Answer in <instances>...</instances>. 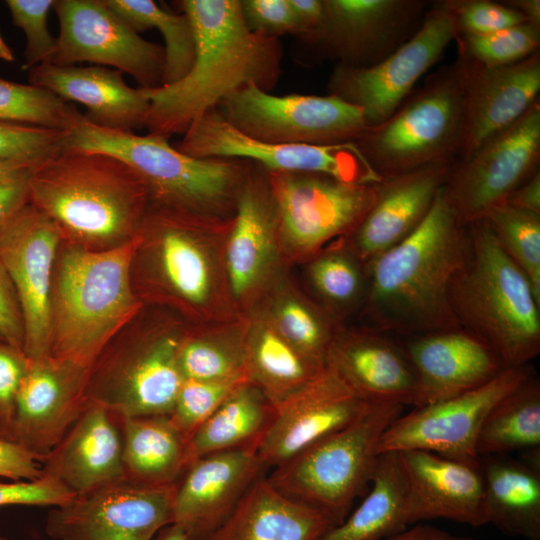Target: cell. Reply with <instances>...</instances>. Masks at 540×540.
Here are the masks:
<instances>
[{
    "label": "cell",
    "mask_w": 540,
    "mask_h": 540,
    "mask_svg": "<svg viewBox=\"0 0 540 540\" xmlns=\"http://www.w3.org/2000/svg\"><path fill=\"white\" fill-rule=\"evenodd\" d=\"M105 2L136 32L156 28L161 33L165 43L162 85L173 84L190 71L195 58V36L192 24L183 12H170L152 0Z\"/></svg>",
    "instance_id": "obj_39"
},
{
    "label": "cell",
    "mask_w": 540,
    "mask_h": 540,
    "mask_svg": "<svg viewBox=\"0 0 540 540\" xmlns=\"http://www.w3.org/2000/svg\"><path fill=\"white\" fill-rule=\"evenodd\" d=\"M454 41L459 55L483 66H504L539 51L540 27L525 22L483 35H457Z\"/></svg>",
    "instance_id": "obj_45"
},
{
    "label": "cell",
    "mask_w": 540,
    "mask_h": 540,
    "mask_svg": "<svg viewBox=\"0 0 540 540\" xmlns=\"http://www.w3.org/2000/svg\"><path fill=\"white\" fill-rule=\"evenodd\" d=\"M59 34L53 64L90 62L125 72L141 89L162 85L164 47L142 38L105 0H54Z\"/></svg>",
    "instance_id": "obj_15"
},
{
    "label": "cell",
    "mask_w": 540,
    "mask_h": 540,
    "mask_svg": "<svg viewBox=\"0 0 540 540\" xmlns=\"http://www.w3.org/2000/svg\"><path fill=\"white\" fill-rule=\"evenodd\" d=\"M62 151L101 152L125 162L143 181L149 204L230 220L251 162L196 158L170 145L168 138L111 130L85 119L65 133Z\"/></svg>",
    "instance_id": "obj_6"
},
{
    "label": "cell",
    "mask_w": 540,
    "mask_h": 540,
    "mask_svg": "<svg viewBox=\"0 0 540 540\" xmlns=\"http://www.w3.org/2000/svg\"><path fill=\"white\" fill-rule=\"evenodd\" d=\"M179 366L184 379L249 381L244 338L184 332L179 349Z\"/></svg>",
    "instance_id": "obj_42"
},
{
    "label": "cell",
    "mask_w": 540,
    "mask_h": 540,
    "mask_svg": "<svg viewBox=\"0 0 540 540\" xmlns=\"http://www.w3.org/2000/svg\"><path fill=\"white\" fill-rule=\"evenodd\" d=\"M28 79L67 102L85 106L84 118L95 126L133 132L146 125L149 100L142 89L127 85L119 70L47 63L29 69Z\"/></svg>",
    "instance_id": "obj_29"
},
{
    "label": "cell",
    "mask_w": 540,
    "mask_h": 540,
    "mask_svg": "<svg viewBox=\"0 0 540 540\" xmlns=\"http://www.w3.org/2000/svg\"><path fill=\"white\" fill-rule=\"evenodd\" d=\"M244 357L249 382L273 406L303 387L326 365L300 353L268 326L257 327L244 338Z\"/></svg>",
    "instance_id": "obj_37"
},
{
    "label": "cell",
    "mask_w": 540,
    "mask_h": 540,
    "mask_svg": "<svg viewBox=\"0 0 540 540\" xmlns=\"http://www.w3.org/2000/svg\"><path fill=\"white\" fill-rule=\"evenodd\" d=\"M341 246L325 249L311 262L309 276L328 314L336 321L364 304L368 268L342 238Z\"/></svg>",
    "instance_id": "obj_40"
},
{
    "label": "cell",
    "mask_w": 540,
    "mask_h": 540,
    "mask_svg": "<svg viewBox=\"0 0 540 540\" xmlns=\"http://www.w3.org/2000/svg\"><path fill=\"white\" fill-rule=\"evenodd\" d=\"M70 102L40 86L0 78V121L67 133L84 120Z\"/></svg>",
    "instance_id": "obj_41"
},
{
    "label": "cell",
    "mask_w": 540,
    "mask_h": 540,
    "mask_svg": "<svg viewBox=\"0 0 540 540\" xmlns=\"http://www.w3.org/2000/svg\"><path fill=\"white\" fill-rule=\"evenodd\" d=\"M453 163L435 162L376 184L373 205L356 228L343 237L367 268L423 222L446 185Z\"/></svg>",
    "instance_id": "obj_26"
},
{
    "label": "cell",
    "mask_w": 540,
    "mask_h": 540,
    "mask_svg": "<svg viewBox=\"0 0 540 540\" xmlns=\"http://www.w3.org/2000/svg\"><path fill=\"white\" fill-rule=\"evenodd\" d=\"M273 413L259 388L251 382L240 385L190 437V464L211 453L258 444Z\"/></svg>",
    "instance_id": "obj_36"
},
{
    "label": "cell",
    "mask_w": 540,
    "mask_h": 540,
    "mask_svg": "<svg viewBox=\"0 0 540 540\" xmlns=\"http://www.w3.org/2000/svg\"><path fill=\"white\" fill-rule=\"evenodd\" d=\"M216 108L244 134L278 144L354 142L368 127L360 108L331 94L277 96L247 85L226 96Z\"/></svg>",
    "instance_id": "obj_11"
},
{
    "label": "cell",
    "mask_w": 540,
    "mask_h": 540,
    "mask_svg": "<svg viewBox=\"0 0 540 540\" xmlns=\"http://www.w3.org/2000/svg\"><path fill=\"white\" fill-rule=\"evenodd\" d=\"M65 133L0 121V160L37 166L62 152Z\"/></svg>",
    "instance_id": "obj_48"
},
{
    "label": "cell",
    "mask_w": 540,
    "mask_h": 540,
    "mask_svg": "<svg viewBox=\"0 0 540 540\" xmlns=\"http://www.w3.org/2000/svg\"><path fill=\"white\" fill-rule=\"evenodd\" d=\"M291 10L300 29L299 37L312 33L323 16L322 0H288Z\"/></svg>",
    "instance_id": "obj_57"
},
{
    "label": "cell",
    "mask_w": 540,
    "mask_h": 540,
    "mask_svg": "<svg viewBox=\"0 0 540 540\" xmlns=\"http://www.w3.org/2000/svg\"><path fill=\"white\" fill-rule=\"evenodd\" d=\"M0 540H8V539L0 534Z\"/></svg>",
    "instance_id": "obj_63"
},
{
    "label": "cell",
    "mask_w": 540,
    "mask_h": 540,
    "mask_svg": "<svg viewBox=\"0 0 540 540\" xmlns=\"http://www.w3.org/2000/svg\"><path fill=\"white\" fill-rule=\"evenodd\" d=\"M457 34L446 2H432L416 33L382 61L361 68L336 64L328 92L360 108L368 127L380 124L409 96Z\"/></svg>",
    "instance_id": "obj_14"
},
{
    "label": "cell",
    "mask_w": 540,
    "mask_h": 540,
    "mask_svg": "<svg viewBox=\"0 0 540 540\" xmlns=\"http://www.w3.org/2000/svg\"><path fill=\"white\" fill-rule=\"evenodd\" d=\"M402 348L417 382L413 407L473 390L506 368L484 340L462 327L409 336Z\"/></svg>",
    "instance_id": "obj_25"
},
{
    "label": "cell",
    "mask_w": 540,
    "mask_h": 540,
    "mask_svg": "<svg viewBox=\"0 0 540 540\" xmlns=\"http://www.w3.org/2000/svg\"><path fill=\"white\" fill-rule=\"evenodd\" d=\"M466 92V63H452L429 75L380 124L369 126L354 143L382 179L440 161H455L460 144Z\"/></svg>",
    "instance_id": "obj_8"
},
{
    "label": "cell",
    "mask_w": 540,
    "mask_h": 540,
    "mask_svg": "<svg viewBox=\"0 0 540 540\" xmlns=\"http://www.w3.org/2000/svg\"><path fill=\"white\" fill-rule=\"evenodd\" d=\"M153 540H189L185 530L177 524L162 528Z\"/></svg>",
    "instance_id": "obj_61"
},
{
    "label": "cell",
    "mask_w": 540,
    "mask_h": 540,
    "mask_svg": "<svg viewBox=\"0 0 540 540\" xmlns=\"http://www.w3.org/2000/svg\"><path fill=\"white\" fill-rule=\"evenodd\" d=\"M61 244L55 224L30 203L0 236V260L19 299L23 351L30 359L50 356L52 283Z\"/></svg>",
    "instance_id": "obj_20"
},
{
    "label": "cell",
    "mask_w": 540,
    "mask_h": 540,
    "mask_svg": "<svg viewBox=\"0 0 540 540\" xmlns=\"http://www.w3.org/2000/svg\"><path fill=\"white\" fill-rule=\"evenodd\" d=\"M403 407L367 401L349 423L271 469L268 480L283 494L340 524L370 484L382 435Z\"/></svg>",
    "instance_id": "obj_7"
},
{
    "label": "cell",
    "mask_w": 540,
    "mask_h": 540,
    "mask_svg": "<svg viewBox=\"0 0 540 540\" xmlns=\"http://www.w3.org/2000/svg\"><path fill=\"white\" fill-rule=\"evenodd\" d=\"M140 243L139 233L107 250L61 244L52 283L50 356L89 369L137 317L142 301L133 290L131 267Z\"/></svg>",
    "instance_id": "obj_4"
},
{
    "label": "cell",
    "mask_w": 540,
    "mask_h": 540,
    "mask_svg": "<svg viewBox=\"0 0 540 540\" xmlns=\"http://www.w3.org/2000/svg\"><path fill=\"white\" fill-rule=\"evenodd\" d=\"M276 235L267 172L252 163L238 194L225 249L229 288L236 298L246 296L262 280L272 260Z\"/></svg>",
    "instance_id": "obj_31"
},
{
    "label": "cell",
    "mask_w": 540,
    "mask_h": 540,
    "mask_svg": "<svg viewBox=\"0 0 540 540\" xmlns=\"http://www.w3.org/2000/svg\"><path fill=\"white\" fill-rule=\"evenodd\" d=\"M505 204L514 208L540 214V171L514 189Z\"/></svg>",
    "instance_id": "obj_56"
},
{
    "label": "cell",
    "mask_w": 540,
    "mask_h": 540,
    "mask_svg": "<svg viewBox=\"0 0 540 540\" xmlns=\"http://www.w3.org/2000/svg\"><path fill=\"white\" fill-rule=\"evenodd\" d=\"M533 374L529 365L505 368L473 390L414 407L384 432L379 453L423 450L475 462L481 426L492 407Z\"/></svg>",
    "instance_id": "obj_17"
},
{
    "label": "cell",
    "mask_w": 540,
    "mask_h": 540,
    "mask_svg": "<svg viewBox=\"0 0 540 540\" xmlns=\"http://www.w3.org/2000/svg\"><path fill=\"white\" fill-rule=\"evenodd\" d=\"M127 326L88 369L87 400L121 417L168 415L184 381L179 366L184 332Z\"/></svg>",
    "instance_id": "obj_9"
},
{
    "label": "cell",
    "mask_w": 540,
    "mask_h": 540,
    "mask_svg": "<svg viewBox=\"0 0 540 540\" xmlns=\"http://www.w3.org/2000/svg\"><path fill=\"white\" fill-rule=\"evenodd\" d=\"M124 479L144 485H175L190 465L189 440L168 415L122 417Z\"/></svg>",
    "instance_id": "obj_34"
},
{
    "label": "cell",
    "mask_w": 540,
    "mask_h": 540,
    "mask_svg": "<svg viewBox=\"0 0 540 540\" xmlns=\"http://www.w3.org/2000/svg\"><path fill=\"white\" fill-rule=\"evenodd\" d=\"M334 526L319 509L276 489L263 473L204 540H319Z\"/></svg>",
    "instance_id": "obj_32"
},
{
    "label": "cell",
    "mask_w": 540,
    "mask_h": 540,
    "mask_svg": "<svg viewBox=\"0 0 540 540\" xmlns=\"http://www.w3.org/2000/svg\"><path fill=\"white\" fill-rule=\"evenodd\" d=\"M29 176L0 185V236L29 204Z\"/></svg>",
    "instance_id": "obj_55"
},
{
    "label": "cell",
    "mask_w": 540,
    "mask_h": 540,
    "mask_svg": "<svg viewBox=\"0 0 540 540\" xmlns=\"http://www.w3.org/2000/svg\"><path fill=\"white\" fill-rule=\"evenodd\" d=\"M457 35H483L527 22L515 9L490 0H445Z\"/></svg>",
    "instance_id": "obj_49"
},
{
    "label": "cell",
    "mask_w": 540,
    "mask_h": 540,
    "mask_svg": "<svg viewBox=\"0 0 540 540\" xmlns=\"http://www.w3.org/2000/svg\"><path fill=\"white\" fill-rule=\"evenodd\" d=\"M248 380L202 381L184 379L168 417L189 440L224 400Z\"/></svg>",
    "instance_id": "obj_46"
},
{
    "label": "cell",
    "mask_w": 540,
    "mask_h": 540,
    "mask_svg": "<svg viewBox=\"0 0 540 540\" xmlns=\"http://www.w3.org/2000/svg\"><path fill=\"white\" fill-rule=\"evenodd\" d=\"M367 400L326 362L295 393L274 406L272 419L257 444L266 470L273 469L353 420Z\"/></svg>",
    "instance_id": "obj_21"
},
{
    "label": "cell",
    "mask_w": 540,
    "mask_h": 540,
    "mask_svg": "<svg viewBox=\"0 0 540 540\" xmlns=\"http://www.w3.org/2000/svg\"><path fill=\"white\" fill-rule=\"evenodd\" d=\"M232 220L149 204L136 256L166 297L188 311L205 312L221 287L211 245L229 232Z\"/></svg>",
    "instance_id": "obj_10"
},
{
    "label": "cell",
    "mask_w": 540,
    "mask_h": 540,
    "mask_svg": "<svg viewBox=\"0 0 540 540\" xmlns=\"http://www.w3.org/2000/svg\"><path fill=\"white\" fill-rule=\"evenodd\" d=\"M540 102L510 127L483 143L471 156L454 161L445 185L461 219L470 224L539 170Z\"/></svg>",
    "instance_id": "obj_18"
},
{
    "label": "cell",
    "mask_w": 540,
    "mask_h": 540,
    "mask_svg": "<svg viewBox=\"0 0 540 540\" xmlns=\"http://www.w3.org/2000/svg\"><path fill=\"white\" fill-rule=\"evenodd\" d=\"M29 359L23 350L0 340V438L12 441L15 403Z\"/></svg>",
    "instance_id": "obj_50"
},
{
    "label": "cell",
    "mask_w": 540,
    "mask_h": 540,
    "mask_svg": "<svg viewBox=\"0 0 540 540\" xmlns=\"http://www.w3.org/2000/svg\"><path fill=\"white\" fill-rule=\"evenodd\" d=\"M176 485L119 480L53 507L45 532L53 540H153L173 523Z\"/></svg>",
    "instance_id": "obj_16"
},
{
    "label": "cell",
    "mask_w": 540,
    "mask_h": 540,
    "mask_svg": "<svg viewBox=\"0 0 540 540\" xmlns=\"http://www.w3.org/2000/svg\"><path fill=\"white\" fill-rule=\"evenodd\" d=\"M121 419L100 404L88 405L42 462L43 475L75 496L124 479Z\"/></svg>",
    "instance_id": "obj_28"
},
{
    "label": "cell",
    "mask_w": 540,
    "mask_h": 540,
    "mask_svg": "<svg viewBox=\"0 0 540 540\" xmlns=\"http://www.w3.org/2000/svg\"><path fill=\"white\" fill-rule=\"evenodd\" d=\"M174 147L196 158L246 160L270 172L318 173L354 184L382 181L354 142L303 145L261 141L238 130L217 108L195 120Z\"/></svg>",
    "instance_id": "obj_12"
},
{
    "label": "cell",
    "mask_w": 540,
    "mask_h": 540,
    "mask_svg": "<svg viewBox=\"0 0 540 540\" xmlns=\"http://www.w3.org/2000/svg\"><path fill=\"white\" fill-rule=\"evenodd\" d=\"M28 359L15 403L12 441L42 463L88 405V369L52 356Z\"/></svg>",
    "instance_id": "obj_22"
},
{
    "label": "cell",
    "mask_w": 540,
    "mask_h": 540,
    "mask_svg": "<svg viewBox=\"0 0 540 540\" xmlns=\"http://www.w3.org/2000/svg\"><path fill=\"white\" fill-rule=\"evenodd\" d=\"M277 234L300 255L350 234L373 205L376 184H354L306 172H270Z\"/></svg>",
    "instance_id": "obj_13"
},
{
    "label": "cell",
    "mask_w": 540,
    "mask_h": 540,
    "mask_svg": "<svg viewBox=\"0 0 540 540\" xmlns=\"http://www.w3.org/2000/svg\"><path fill=\"white\" fill-rule=\"evenodd\" d=\"M35 167L23 162L0 160V185L29 176Z\"/></svg>",
    "instance_id": "obj_59"
},
{
    "label": "cell",
    "mask_w": 540,
    "mask_h": 540,
    "mask_svg": "<svg viewBox=\"0 0 540 540\" xmlns=\"http://www.w3.org/2000/svg\"><path fill=\"white\" fill-rule=\"evenodd\" d=\"M326 362L365 400L414 406L415 373L402 345L373 329H338Z\"/></svg>",
    "instance_id": "obj_30"
},
{
    "label": "cell",
    "mask_w": 540,
    "mask_h": 540,
    "mask_svg": "<svg viewBox=\"0 0 540 540\" xmlns=\"http://www.w3.org/2000/svg\"><path fill=\"white\" fill-rule=\"evenodd\" d=\"M28 192L29 203L55 224L62 243L96 251L137 236L149 208L140 177L101 152H60L31 171Z\"/></svg>",
    "instance_id": "obj_3"
},
{
    "label": "cell",
    "mask_w": 540,
    "mask_h": 540,
    "mask_svg": "<svg viewBox=\"0 0 540 540\" xmlns=\"http://www.w3.org/2000/svg\"><path fill=\"white\" fill-rule=\"evenodd\" d=\"M360 505L319 540H383L406 528L407 477L399 452L378 457Z\"/></svg>",
    "instance_id": "obj_35"
},
{
    "label": "cell",
    "mask_w": 540,
    "mask_h": 540,
    "mask_svg": "<svg viewBox=\"0 0 540 540\" xmlns=\"http://www.w3.org/2000/svg\"><path fill=\"white\" fill-rule=\"evenodd\" d=\"M15 59L13 51L7 45L0 34V60L5 62H13Z\"/></svg>",
    "instance_id": "obj_62"
},
{
    "label": "cell",
    "mask_w": 540,
    "mask_h": 540,
    "mask_svg": "<svg viewBox=\"0 0 540 540\" xmlns=\"http://www.w3.org/2000/svg\"><path fill=\"white\" fill-rule=\"evenodd\" d=\"M407 477V525L447 519L487 524L480 462L462 461L423 450L399 452Z\"/></svg>",
    "instance_id": "obj_27"
},
{
    "label": "cell",
    "mask_w": 540,
    "mask_h": 540,
    "mask_svg": "<svg viewBox=\"0 0 540 540\" xmlns=\"http://www.w3.org/2000/svg\"><path fill=\"white\" fill-rule=\"evenodd\" d=\"M75 495L57 480L42 475L34 480L0 481V507L9 505L62 506Z\"/></svg>",
    "instance_id": "obj_52"
},
{
    "label": "cell",
    "mask_w": 540,
    "mask_h": 540,
    "mask_svg": "<svg viewBox=\"0 0 540 540\" xmlns=\"http://www.w3.org/2000/svg\"><path fill=\"white\" fill-rule=\"evenodd\" d=\"M274 329L306 357L326 363L330 344L339 327L328 314L299 299L282 300L275 309Z\"/></svg>",
    "instance_id": "obj_44"
},
{
    "label": "cell",
    "mask_w": 540,
    "mask_h": 540,
    "mask_svg": "<svg viewBox=\"0 0 540 540\" xmlns=\"http://www.w3.org/2000/svg\"><path fill=\"white\" fill-rule=\"evenodd\" d=\"M266 471L257 444L197 458L176 485L172 524L182 527L189 540H204Z\"/></svg>",
    "instance_id": "obj_23"
},
{
    "label": "cell",
    "mask_w": 540,
    "mask_h": 540,
    "mask_svg": "<svg viewBox=\"0 0 540 540\" xmlns=\"http://www.w3.org/2000/svg\"><path fill=\"white\" fill-rule=\"evenodd\" d=\"M180 7L194 31L193 65L173 84L142 89L150 104L145 127L166 138L183 135L201 115L244 86L270 92L281 74L279 38L250 31L240 0H183Z\"/></svg>",
    "instance_id": "obj_1"
},
{
    "label": "cell",
    "mask_w": 540,
    "mask_h": 540,
    "mask_svg": "<svg viewBox=\"0 0 540 540\" xmlns=\"http://www.w3.org/2000/svg\"><path fill=\"white\" fill-rule=\"evenodd\" d=\"M540 449V382L532 374L487 414L476 444L478 457Z\"/></svg>",
    "instance_id": "obj_38"
},
{
    "label": "cell",
    "mask_w": 540,
    "mask_h": 540,
    "mask_svg": "<svg viewBox=\"0 0 540 540\" xmlns=\"http://www.w3.org/2000/svg\"><path fill=\"white\" fill-rule=\"evenodd\" d=\"M468 230L467 254L450 286L452 312L506 368L528 365L540 353V300L484 219Z\"/></svg>",
    "instance_id": "obj_5"
},
{
    "label": "cell",
    "mask_w": 540,
    "mask_h": 540,
    "mask_svg": "<svg viewBox=\"0 0 540 540\" xmlns=\"http://www.w3.org/2000/svg\"><path fill=\"white\" fill-rule=\"evenodd\" d=\"M482 458L487 522L507 536L540 540L539 453H528L523 460Z\"/></svg>",
    "instance_id": "obj_33"
},
{
    "label": "cell",
    "mask_w": 540,
    "mask_h": 540,
    "mask_svg": "<svg viewBox=\"0 0 540 540\" xmlns=\"http://www.w3.org/2000/svg\"><path fill=\"white\" fill-rule=\"evenodd\" d=\"M241 12L247 28L264 36H299L300 29L288 0H240Z\"/></svg>",
    "instance_id": "obj_51"
},
{
    "label": "cell",
    "mask_w": 540,
    "mask_h": 540,
    "mask_svg": "<svg viewBox=\"0 0 540 540\" xmlns=\"http://www.w3.org/2000/svg\"><path fill=\"white\" fill-rule=\"evenodd\" d=\"M42 475V463L32 453L13 441L0 438V477L22 481Z\"/></svg>",
    "instance_id": "obj_54"
},
{
    "label": "cell",
    "mask_w": 540,
    "mask_h": 540,
    "mask_svg": "<svg viewBox=\"0 0 540 540\" xmlns=\"http://www.w3.org/2000/svg\"><path fill=\"white\" fill-rule=\"evenodd\" d=\"M318 27L302 38L337 64L370 67L407 42L432 2L426 0H322Z\"/></svg>",
    "instance_id": "obj_19"
},
{
    "label": "cell",
    "mask_w": 540,
    "mask_h": 540,
    "mask_svg": "<svg viewBox=\"0 0 540 540\" xmlns=\"http://www.w3.org/2000/svg\"><path fill=\"white\" fill-rule=\"evenodd\" d=\"M468 245V224L444 186L423 222L369 264L362 307L370 329L409 337L460 327L449 292Z\"/></svg>",
    "instance_id": "obj_2"
},
{
    "label": "cell",
    "mask_w": 540,
    "mask_h": 540,
    "mask_svg": "<svg viewBox=\"0 0 540 540\" xmlns=\"http://www.w3.org/2000/svg\"><path fill=\"white\" fill-rule=\"evenodd\" d=\"M383 540H476L450 534L434 526L417 523L416 526L404 529Z\"/></svg>",
    "instance_id": "obj_58"
},
{
    "label": "cell",
    "mask_w": 540,
    "mask_h": 540,
    "mask_svg": "<svg viewBox=\"0 0 540 540\" xmlns=\"http://www.w3.org/2000/svg\"><path fill=\"white\" fill-rule=\"evenodd\" d=\"M502 3L518 11L528 23L540 27V0H506Z\"/></svg>",
    "instance_id": "obj_60"
},
{
    "label": "cell",
    "mask_w": 540,
    "mask_h": 540,
    "mask_svg": "<svg viewBox=\"0 0 540 540\" xmlns=\"http://www.w3.org/2000/svg\"><path fill=\"white\" fill-rule=\"evenodd\" d=\"M459 56L466 63V92L455 161L468 158L487 140L517 122L539 102L540 93L539 51L519 62L495 67Z\"/></svg>",
    "instance_id": "obj_24"
},
{
    "label": "cell",
    "mask_w": 540,
    "mask_h": 540,
    "mask_svg": "<svg viewBox=\"0 0 540 540\" xmlns=\"http://www.w3.org/2000/svg\"><path fill=\"white\" fill-rule=\"evenodd\" d=\"M484 219L500 246L523 271L540 300V214L501 204Z\"/></svg>",
    "instance_id": "obj_43"
},
{
    "label": "cell",
    "mask_w": 540,
    "mask_h": 540,
    "mask_svg": "<svg viewBox=\"0 0 540 540\" xmlns=\"http://www.w3.org/2000/svg\"><path fill=\"white\" fill-rule=\"evenodd\" d=\"M12 22L25 35L23 69L53 63L57 39L49 32L47 16L54 0H7Z\"/></svg>",
    "instance_id": "obj_47"
},
{
    "label": "cell",
    "mask_w": 540,
    "mask_h": 540,
    "mask_svg": "<svg viewBox=\"0 0 540 540\" xmlns=\"http://www.w3.org/2000/svg\"><path fill=\"white\" fill-rule=\"evenodd\" d=\"M0 340H3V339L0 337Z\"/></svg>",
    "instance_id": "obj_64"
},
{
    "label": "cell",
    "mask_w": 540,
    "mask_h": 540,
    "mask_svg": "<svg viewBox=\"0 0 540 540\" xmlns=\"http://www.w3.org/2000/svg\"><path fill=\"white\" fill-rule=\"evenodd\" d=\"M0 337L23 350L24 323L13 282L0 260Z\"/></svg>",
    "instance_id": "obj_53"
}]
</instances>
